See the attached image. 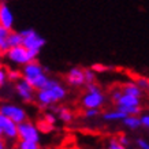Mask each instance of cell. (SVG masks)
Wrapping results in <instances>:
<instances>
[{
  "label": "cell",
  "mask_w": 149,
  "mask_h": 149,
  "mask_svg": "<svg viewBox=\"0 0 149 149\" xmlns=\"http://www.w3.org/2000/svg\"><path fill=\"white\" fill-rule=\"evenodd\" d=\"M66 95H67V92L60 85V82L58 79L51 78L45 89L37 91L36 100L40 104V107H51V105H55L56 103L62 101L66 97Z\"/></svg>",
  "instance_id": "cell-1"
},
{
  "label": "cell",
  "mask_w": 149,
  "mask_h": 149,
  "mask_svg": "<svg viewBox=\"0 0 149 149\" xmlns=\"http://www.w3.org/2000/svg\"><path fill=\"white\" fill-rule=\"evenodd\" d=\"M21 36L23 37V47H26L27 51H29V55H30V59L33 60H37V56L40 54V49L45 45V38L37 34V32L34 29H23L21 30Z\"/></svg>",
  "instance_id": "cell-2"
},
{
  "label": "cell",
  "mask_w": 149,
  "mask_h": 149,
  "mask_svg": "<svg viewBox=\"0 0 149 149\" xmlns=\"http://www.w3.org/2000/svg\"><path fill=\"white\" fill-rule=\"evenodd\" d=\"M18 137L21 141H26V142H40V130L37 125H34L30 120H26L23 123L18 125Z\"/></svg>",
  "instance_id": "cell-3"
},
{
  "label": "cell",
  "mask_w": 149,
  "mask_h": 149,
  "mask_svg": "<svg viewBox=\"0 0 149 149\" xmlns=\"http://www.w3.org/2000/svg\"><path fill=\"white\" fill-rule=\"evenodd\" d=\"M0 113L7 118H10V119H11L13 122H15L17 125L27 120L26 111H25L22 107L15 105V104H8V103L1 104V105H0Z\"/></svg>",
  "instance_id": "cell-4"
},
{
  "label": "cell",
  "mask_w": 149,
  "mask_h": 149,
  "mask_svg": "<svg viewBox=\"0 0 149 149\" xmlns=\"http://www.w3.org/2000/svg\"><path fill=\"white\" fill-rule=\"evenodd\" d=\"M6 56H7L13 63L19 64V66H25V64L32 62L30 55H29V51H27L26 47H23V45L10 48V51L6 54Z\"/></svg>",
  "instance_id": "cell-5"
},
{
  "label": "cell",
  "mask_w": 149,
  "mask_h": 149,
  "mask_svg": "<svg viewBox=\"0 0 149 149\" xmlns=\"http://www.w3.org/2000/svg\"><path fill=\"white\" fill-rule=\"evenodd\" d=\"M15 92L18 93L19 99L22 101H25V103H32L33 100L36 99V95H37V91L25 78H22L21 81H18L15 84Z\"/></svg>",
  "instance_id": "cell-6"
},
{
  "label": "cell",
  "mask_w": 149,
  "mask_h": 149,
  "mask_svg": "<svg viewBox=\"0 0 149 149\" xmlns=\"http://www.w3.org/2000/svg\"><path fill=\"white\" fill-rule=\"evenodd\" d=\"M0 129L3 130V138L6 140H17L18 137V125L13 122L10 118L0 113Z\"/></svg>",
  "instance_id": "cell-7"
},
{
  "label": "cell",
  "mask_w": 149,
  "mask_h": 149,
  "mask_svg": "<svg viewBox=\"0 0 149 149\" xmlns=\"http://www.w3.org/2000/svg\"><path fill=\"white\" fill-rule=\"evenodd\" d=\"M84 108H100L103 107V104L105 103V96L103 95V92H97V93H86L81 100Z\"/></svg>",
  "instance_id": "cell-8"
},
{
  "label": "cell",
  "mask_w": 149,
  "mask_h": 149,
  "mask_svg": "<svg viewBox=\"0 0 149 149\" xmlns=\"http://www.w3.org/2000/svg\"><path fill=\"white\" fill-rule=\"evenodd\" d=\"M66 82L70 86H82L86 85L85 79V68L81 67H72L66 74Z\"/></svg>",
  "instance_id": "cell-9"
},
{
  "label": "cell",
  "mask_w": 149,
  "mask_h": 149,
  "mask_svg": "<svg viewBox=\"0 0 149 149\" xmlns=\"http://www.w3.org/2000/svg\"><path fill=\"white\" fill-rule=\"evenodd\" d=\"M45 72V68L42 67L37 60H33L30 63H27L23 66V70H22V74H23V78L26 79V81H30L33 78L38 77L41 74H44Z\"/></svg>",
  "instance_id": "cell-10"
},
{
  "label": "cell",
  "mask_w": 149,
  "mask_h": 149,
  "mask_svg": "<svg viewBox=\"0 0 149 149\" xmlns=\"http://www.w3.org/2000/svg\"><path fill=\"white\" fill-rule=\"evenodd\" d=\"M0 25L8 30H13L14 26V15L6 1H0Z\"/></svg>",
  "instance_id": "cell-11"
},
{
  "label": "cell",
  "mask_w": 149,
  "mask_h": 149,
  "mask_svg": "<svg viewBox=\"0 0 149 149\" xmlns=\"http://www.w3.org/2000/svg\"><path fill=\"white\" fill-rule=\"evenodd\" d=\"M51 112H54L58 119H60L63 123H71L74 119V113L66 107H58V105H51Z\"/></svg>",
  "instance_id": "cell-12"
},
{
  "label": "cell",
  "mask_w": 149,
  "mask_h": 149,
  "mask_svg": "<svg viewBox=\"0 0 149 149\" xmlns=\"http://www.w3.org/2000/svg\"><path fill=\"white\" fill-rule=\"evenodd\" d=\"M122 92L125 93V95L134 96V97H138V99H141V96L144 95V91L137 85L136 82H127V84H123L122 85Z\"/></svg>",
  "instance_id": "cell-13"
},
{
  "label": "cell",
  "mask_w": 149,
  "mask_h": 149,
  "mask_svg": "<svg viewBox=\"0 0 149 149\" xmlns=\"http://www.w3.org/2000/svg\"><path fill=\"white\" fill-rule=\"evenodd\" d=\"M140 104H141V99L123 93V96L116 103V107H137V105H140Z\"/></svg>",
  "instance_id": "cell-14"
},
{
  "label": "cell",
  "mask_w": 149,
  "mask_h": 149,
  "mask_svg": "<svg viewBox=\"0 0 149 149\" xmlns=\"http://www.w3.org/2000/svg\"><path fill=\"white\" fill-rule=\"evenodd\" d=\"M127 118L126 113H123L119 109H113V111H107L103 113V119L105 122H116V120H123Z\"/></svg>",
  "instance_id": "cell-15"
},
{
  "label": "cell",
  "mask_w": 149,
  "mask_h": 149,
  "mask_svg": "<svg viewBox=\"0 0 149 149\" xmlns=\"http://www.w3.org/2000/svg\"><path fill=\"white\" fill-rule=\"evenodd\" d=\"M10 32L11 30H8V29H6L4 26L0 25V51L4 55L10 51V45H8V42H7V37H8Z\"/></svg>",
  "instance_id": "cell-16"
},
{
  "label": "cell",
  "mask_w": 149,
  "mask_h": 149,
  "mask_svg": "<svg viewBox=\"0 0 149 149\" xmlns=\"http://www.w3.org/2000/svg\"><path fill=\"white\" fill-rule=\"evenodd\" d=\"M122 122H123V125H125L127 129H130V130H137V129H140V127L142 126L141 118H138L137 115H130V116L125 118Z\"/></svg>",
  "instance_id": "cell-17"
},
{
  "label": "cell",
  "mask_w": 149,
  "mask_h": 149,
  "mask_svg": "<svg viewBox=\"0 0 149 149\" xmlns=\"http://www.w3.org/2000/svg\"><path fill=\"white\" fill-rule=\"evenodd\" d=\"M7 42H8L10 48H13V47H19L23 44V37L21 36V33L19 32H15V30H11L7 37Z\"/></svg>",
  "instance_id": "cell-18"
},
{
  "label": "cell",
  "mask_w": 149,
  "mask_h": 149,
  "mask_svg": "<svg viewBox=\"0 0 149 149\" xmlns=\"http://www.w3.org/2000/svg\"><path fill=\"white\" fill-rule=\"evenodd\" d=\"M116 109L122 111L123 113H126L127 116L141 113V105H137V107H116Z\"/></svg>",
  "instance_id": "cell-19"
},
{
  "label": "cell",
  "mask_w": 149,
  "mask_h": 149,
  "mask_svg": "<svg viewBox=\"0 0 149 149\" xmlns=\"http://www.w3.org/2000/svg\"><path fill=\"white\" fill-rule=\"evenodd\" d=\"M23 78V74H22V71H19V70H8L7 71V79L8 81H11V82H17L18 81H21Z\"/></svg>",
  "instance_id": "cell-20"
},
{
  "label": "cell",
  "mask_w": 149,
  "mask_h": 149,
  "mask_svg": "<svg viewBox=\"0 0 149 149\" xmlns=\"http://www.w3.org/2000/svg\"><path fill=\"white\" fill-rule=\"evenodd\" d=\"M37 127H38V130H40L41 133H49V131L54 130V126L49 125L48 122H45L44 119H40V120L37 122Z\"/></svg>",
  "instance_id": "cell-21"
},
{
  "label": "cell",
  "mask_w": 149,
  "mask_h": 149,
  "mask_svg": "<svg viewBox=\"0 0 149 149\" xmlns=\"http://www.w3.org/2000/svg\"><path fill=\"white\" fill-rule=\"evenodd\" d=\"M137 85L140 86L142 91L149 92V79L145 77H136V81H134Z\"/></svg>",
  "instance_id": "cell-22"
},
{
  "label": "cell",
  "mask_w": 149,
  "mask_h": 149,
  "mask_svg": "<svg viewBox=\"0 0 149 149\" xmlns=\"http://www.w3.org/2000/svg\"><path fill=\"white\" fill-rule=\"evenodd\" d=\"M85 79L86 84H95L96 82V72L92 68H85Z\"/></svg>",
  "instance_id": "cell-23"
},
{
  "label": "cell",
  "mask_w": 149,
  "mask_h": 149,
  "mask_svg": "<svg viewBox=\"0 0 149 149\" xmlns=\"http://www.w3.org/2000/svg\"><path fill=\"white\" fill-rule=\"evenodd\" d=\"M18 149H40L38 144L36 142H26V141H19Z\"/></svg>",
  "instance_id": "cell-24"
},
{
  "label": "cell",
  "mask_w": 149,
  "mask_h": 149,
  "mask_svg": "<svg viewBox=\"0 0 149 149\" xmlns=\"http://www.w3.org/2000/svg\"><path fill=\"white\" fill-rule=\"evenodd\" d=\"M42 119H44L45 122H48L49 125L55 126V123H56V120H58V116H56L54 112H45L44 113V116H42Z\"/></svg>",
  "instance_id": "cell-25"
},
{
  "label": "cell",
  "mask_w": 149,
  "mask_h": 149,
  "mask_svg": "<svg viewBox=\"0 0 149 149\" xmlns=\"http://www.w3.org/2000/svg\"><path fill=\"white\" fill-rule=\"evenodd\" d=\"M108 149H126V146H123L118 138H111L108 141Z\"/></svg>",
  "instance_id": "cell-26"
},
{
  "label": "cell",
  "mask_w": 149,
  "mask_h": 149,
  "mask_svg": "<svg viewBox=\"0 0 149 149\" xmlns=\"http://www.w3.org/2000/svg\"><path fill=\"white\" fill-rule=\"evenodd\" d=\"M123 96V92H122V88H119V89H113L112 93H111V100H112L113 103L116 104L119 101V99Z\"/></svg>",
  "instance_id": "cell-27"
},
{
  "label": "cell",
  "mask_w": 149,
  "mask_h": 149,
  "mask_svg": "<svg viewBox=\"0 0 149 149\" xmlns=\"http://www.w3.org/2000/svg\"><path fill=\"white\" fill-rule=\"evenodd\" d=\"M84 115H85V118L92 119V118H96L97 115H100V111H99V108H88V109H85Z\"/></svg>",
  "instance_id": "cell-28"
},
{
  "label": "cell",
  "mask_w": 149,
  "mask_h": 149,
  "mask_svg": "<svg viewBox=\"0 0 149 149\" xmlns=\"http://www.w3.org/2000/svg\"><path fill=\"white\" fill-rule=\"evenodd\" d=\"M86 92L88 93H97V92H101V89L96 82L95 84H86Z\"/></svg>",
  "instance_id": "cell-29"
},
{
  "label": "cell",
  "mask_w": 149,
  "mask_h": 149,
  "mask_svg": "<svg viewBox=\"0 0 149 149\" xmlns=\"http://www.w3.org/2000/svg\"><path fill=\"white\" fill-rule=\"evenodd\" d=\"M91 68H92V70H93L95 72H104V71H107L109 67H108V66H104V64L97 63V64H93Z\"/></svg>",
  "instance_id": "cell-30"
},
{
  "label": "cell",
  "mask_w": 149,
  "mask_h": 149,
  "mask_svg": "<svg viewBox=\"0 0 149 149\" xmlns=\"http://www.w3.org/2000/svg\"><path fill=\"white\" fill-rule=\"evenodd\" d=\"M136 144L140 149H149V142L146 140H144V138H138L136 141Z\"/></svg>",
  "instance_id": "cell-31"
},
{
  "label": "cell",
  "mask_w": 149,
  "mask_h": 149,
  "mask_svg": "<svg viewBox=\"0 0 149 149\" xmlns=\"http://www.w3.org/2000/svg\"><path fill=\"white\" fill-rule=\"evenodd\" d=\"M6 81H7V71L3 67H0V88L4 85Z\"/></svg>",
  "instance_id": "cell-32"
},
{
  "label": "cell",
  "mask_w": 149,
  "mask_h": 149,
  "mask_svg": "<svg viewBox=\"0 0 149 149\" xmlns=\"http://www.w3.org/2000/svg\"><path fill=\"white\" fill-rule=\"evenodd\" d=\"M118 141L120 142V144L123 145V146H129V144H130V141H129V138H127L125 134H120V136L118 137Z\"/></svg>",
  "instance_id": "cell-33"
},
{
  "label": "cell",
  "mask_w": 149,
  "mask_h": 149,
  "mask_svg": "<svg viewBox=\"0 0 149 149\" xmlns=\"http://www.w3.org/2000/svg\"><path fill=\"white\" fill-rule=\"evenodd\" d=\"M141 122H142V126L149 129V115H142L141 116Z\"/></svg>",
  "instance_id": "cell-34"
},
{
  "label": "cell",
  "mask_w": 149,
  "mask_h": 149,
  "mask_svg": "<svg viewBox=\"0 0 149 149\" xmlns=\"http://www.w3.org/2000/svg\"><path fill=\"white\" fill-rule=\"evenodd\" d=\"M0 149H6V142L3 140V137H0Z\"/></svg>",
  "instance_id": "cell-35"
},
{
  "label": "cell",
  "mask_w": 149,
  "mask_h": 149,
  "mask_svg": "<svg viewBox=\"0 0 149 149\" xmlns=\"http://www.w3.org/2000/svg\"><path fill=\"white\" fill-rule=\"evenodd\" d=\"M3 55H4V54H3V52L0 51V62H1V58H3Z\"/></svg>",
  "instance_id": "cell-36"
},
{
  "label": "cell",
  "mask_w": 149,
  "mask_h": 149,
  "mask_svg": "<svg viewBox=\"0 0 149 149\" xmlns=\"http://www.w3.org/2000/svg\"><path fill=\"white\" fill-rule=\"evenodd\" d=\"M0 137H3V130L0 129Z\"/></svg>",
  "instance_id": "cell-37"
}]
</instances>
